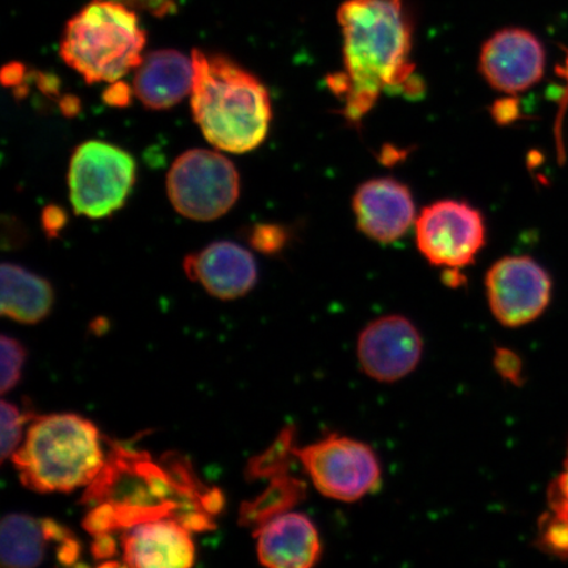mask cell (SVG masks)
I'll return each instance as SVG.
<instances>
[{
  "mask_svg": "<svg viewBox=\"0 0 568 568\" xmlns=\"http://www.w3.org/2000/svg\"><path fill=\"white\" fill-rule=\"evenodd\" d=\"M65 222V212L59 207H53V205L45 209L44 213H42V225H44L45 232L51 237L55 236L63 229Z\"/></svg>",
  "mask_w": 568,
  "mask_h": 568,
  "instance_id": "obj_28",
  "label": "cell"
},
{
  "mask_svg": "<svg viewBox=\"0 0 568 568\" xmlns=\"http://www.w3.org/2000/svg\"><path fill=\"white\" fill-rule=\"evenodd\" d=\"M549 503L551 514L568 520V458L565 471L559 475V478L549 489Z\"/></svg>",
  "mask_w": 568,
  "mask_h": 568,
  "instance_id": "obj_24",
  "label": "cell"
},
{
  "mask_svg": "<svg viewBox=\"0 0 568 568\" xmlns=\"http://www.w3.org/2000/svg\"><path fill=\"white\" fill-rule=\"evenodd\" d=\"M28 420H31V415L24 414L16 404L2 400V406H0V429H2V438H0L2 447H0V453H2V464L19 449L21 438H23L24 424Z\"/></svg>",
  "mask_w": 568,
  "mask_h": 568,
  "instance_id": "obj_20",
  "label": "cell"
},
{
  "mask_svg": "<svg viewBox=\"0 0 568 568\" xmlns=\"http://www.w3.org/2000/svg\"><path fill=\"white\" fill-rule=\"evenodd\" d=\"M551 280L530 257H506L488 270L486 290L497 322L521 326L544 314L551 297Z\"/></svg>",
  "mask_w": 568,
  "mask_h": 568,
  "instance_id": "obj_10",
  "label": "cell"
},
{
  "mask_svg": "<svg viewBox=\"0 0 568 568\" xmlns=\"http://www.w3.org/2000/svg\"><path fill=\"white\" fill-rule=\"evenodd\" d=\"M0 361H2V374H0V389L6 395L16 388L23 372L27 353L16 338L3 335L0 337Z\"/></svg>",
  "mask_w": 568,
  "mask_h": 568,
  "instance_id": "obj_21",
  "label": "cell"
},
{
  "mask_svg": "<svg viewBox=\"0 0 568 568\" xmlns=\"http://www.w3.org/2000/svg\"><path fill=\"white\" fill-rule=\"evenodd\" d=\"M423 346L420 332L408 318L396 315L376 318L361 332L359 365L375 381H400L417 367Z\"/></svg>",
  "mask_w": 568,
  "mask_h": 568,
  "instance_id": "obj_13",
  "label": "cell"
},
{
  "mask_svg": "<svg viewBox=\"0 0 568 568\" xmlns=\"http://www.w3.org/2000/svg\"><path fill=\"white\" fill-rule=\"evenodd\" d=\"M11 459L21 485L34 493L52 494L88 487L101 473L105 456L94 424L61 414L33 418L23 445Z\"/></svg>",
  "mask_w": 568,
  "mask_h": 568,
  "instance_id": "obj_4",
  "label": "cell"
},
{
  "mask_svg": "<svg viewBox=\"0 0 568 568\" xmlns=\"http://www.w3.org/2000/svg\"><path fill=\"white\" fill-rule=\"evenodd\" d=\"M338 21L344 36L345 73L331 87L345 98V115L358 123L383 91L407 88L412 28L403 0H346Z\"/></svg>",
  "mask_w": 568,
  "mask_h": 568,
  "instance_id": "obj_2",
  "label": "cell"
},
{
  "mask_svg": "<svg viewBox=\"0 0 568 568\" xmlns=\"http://www.w3.org/2000/svg\"><path fill=\"white\" fill-rule=\"evenodd\" d=\"M293 453L318 493L329 499L357 501L379 486L378 457L357 439L333 435L302 449L294 447Z\"/></svg>",
  "mask_w": 568,
  "mask_h": 568,
  "instance_id": "obj_8",
  "label": "cell"
},
{
  "mask_svg": "<svg viewBox=\"0 0 568 568\" xmlns=\"http://www.w3.org/2000/svg\"><path fill=\"white\" fill-rule=\"evenodd\" d=\"M24 67L21 63H11L3 69L2 80L6 87H17L23 80Z\"/></svg>",
  "mask_w": 568,
  "mask_h": 568,
  "instance_id": "obj_30",
  "label": "cell"
},
{
  "mask_svg": "<svg viewBox=\"0 0 568 568\" xmlns=\"http://www.w3.org/2000/svg\"><path fill=\"white\" fill-rule=\"evenodd\" d=\"M191 530L174 518H160L124 529L123 565L139 568L190 567L195 562Z\"/></svg>",
  "mask_w": 568,
  "mask_h": 568,
  "instance_id": "obj_15",
  "label": "cell"
},
{
  "mask_svg": "<svg viewBox=\"0 0 568 568\" xmlns=\"http://www.w3.org/2000/svg\"><path fill=\"white\" fill-rule=\"evenodd\" d=\"M416 241L432 265L457 270L473 264L486 243L485 220L464 202L443 201L424 209Z\"/></svg>",
  "mask_w": 568,
  "mask_h": 568,
  "instance_id": "obj_9",
  "label": "cell"
},
{
  "mask_svg": "<svg viewBox=\"0 0 568 568\" xmlns=\"http://www.w3.org/2000/svg\"><path fill=\"white\" fill-rule=\"evenodd\" d=\"M145 42V31L131 7L95 0L70 19L60 53L89 84L115 83L140 65Z\"/></svg>",
  "mask_w": 568,
  "mask_h": 568,
  "instance_id": "obj_5",
  "label": "cell"
},
{
  "mask_svg": "<svg viewBox=\"0 0 568 568\" xmlns=\"http://www.w3.org/2000/svg\"><path fill=\"white\" fill-rule=\"evenodd\" d=\"M113 2L123 3L132 10L146 11L158 18L166 17L176 9L175 0H113Z\"/></svg>",
  "mask_w": 568,
  "mask_h": 568,
  "instance_id": "obj_25",
  "label": "cell"
},
{
  "mask_svg": "<svg viewBox=\"0 0 568 568\" xmlns=\"http://www.w3.org/2000/svg\"><path fill=\"white\" fill-rule=\"evenodd\" d=\"M495 366L497 372L503 375V378L516 383L520 379L521 362L516 357V354L509 351H499L496 354Z\"/></svg>",
  "mask_w": 568,
  "mask_h": 568,
  "instance_id": "obj_26",
  "label": "cell"
},
{
  "mask_svg": "<svg viewBox=\"0 0 568 568\" xmlns=\"http://www.w3.org/2000/svg\"><path fill=\"white\" fill-rule=\"evenodd\" d=\"M92 556L98 560L112 559L118 556V542L113 535L94 536V542L91 546Z\"/></svg>",
  "mask_w": 568,
  "mask_h": 568,
  "instance_id": "obj_27",
  "label": "cell"
},
{
  "mask_svg": "<svg viewBox=\"0 0 568 568\" xmlns=\"http://www.w3.org/2000/svg\"><path fill=\"white\" fill-rule=\"evenodd\" d=\"M191 92L195 122L211 144L231 153L258 148L272 122V102L257 78L230 59L195 49Z\"/></svg>",
  "mask_w": 568,
  "mask_h": 568,
  "instance_id": "obj_3",
  "label": "cell"
},
{
  "mask_svg": "<svg viewBox=\"0 0 568 568\" xmlns=\"http://www.w3.org/2000/svg\"><path fill=\"white\" fill-rule=\"evenodd\" d=\"M136 180L130 154L102 141L84 142L70 161V201L78 215L102 219L123 207Z\"/></svg>",
  "mask_w": 568,
  "mask_h": 568,
  "instance_id": "obj_6",
  "label": "cell"
},
{
  "mask_svg": "<svg viewBox=\"0 0 568 568\" xmlns=\"http://www.w3.org/2000/svg\"><path fill=\"white\" fill-rule=\"evenodd\" d=\"M287 233L280 225L260 224L252 232L251 243L255 251L273 254L286 245Z\"/></svg>",
  "mask_w": 568,
  "mask_h": 568,
  "instance_id": "obj_23",
  "label": "cell"
},
{
  "mask_svg": "<svg viewBox=\"0 0 568 568\" xmlns=\"http://www.w3.org/2000/svg\"><path fill=\"white\" fill-rule=\"evenodd\" d=\"M353 211L361 232L385 244L403 237L415 222L414 197L393 178L362 184L353 199Z\"/></svg>",
  "mask_w": 568,
  "mask_h": 568,
  "instance_id": "obj_14",
  "label": "cell"
},
{
  "mask_svg": "<svg viewBox=\"0 0 568 568\" xmlns=\"http://www.w3.org/2000/svg\"><path fill=\"white\" fill-rule=\"evenodd\" d=\"M260 562L273 568H310L322 558L315 524L302 514L283 513L255 529Z\"/></svg>",
  "mask_w": 568,
  "mask_h": 568,
  "instance_id": "obj_17",
  "label": "cell"
},
{
  "mask_svg": "<svg viewBox=\"0 0 568 568\" xmlns=\"http://www.w3.org/2000/svg\"><path fill=\"white\" fill-rule=\"evenodd\" d=\"M55 552L63 566H75L81 559V544L73 532L52 518L24 514L4 516L0 524V560L7 568H33Z\"/></svg>",
  "mask_w": 568,
  "mask_h": 568,
  "instance_id": "obj_11",
  "label": "cell"
},
{
  "mask_svg": "<svg viewBox=\"0 0 568 568\" xmlns=\"http://www.w3.org/2000/svg\"><path fill=\"white\" fill-rule=\"evenodd\" d=\"M131 90L125 83H113L104 92V101L110 105L124 106L131 103Z\"/></svg>",
  "mask_w": 568,
  "mask_h": 568,
  "instance_id": "obj_29",
  "label": "cell"
},
{
  "mask_svg": "<svg viewBox=\"0 0 568 568\" xmlns=\"http://www.w3.org/2000/svg\"><path fill=\"white\" fill-rule=\"evenodd\" d=\"M53 303L51 283L24 267L2 265V316L21 324H38L51 314Z\"/></svg>",
  "mask_w": 568,
  "mask_h": 568,
  "instance_id": "obj_19",
  "label": "cell"
},
{
  "mask_svg": "<svg viewBox=\"0 0 568 568\" xmlns=\"http://www.w3.org/2000/svg\"><path fill=\"white\" fill-rule=\"evenodd\" d=\"M170 202L181 215L211 222L225 215L240 194V176L224 155L193 149L178 158L168 175Z\"/></svg>",
  "mask_w": 568,
  "mask_h": 568,
  "instance_id": "obj_7",
  "label": "cell"
},
{
  "mask_svg": "<svg viewBox=\"0 0 568 568\" xmlns=\"http://www.w3.org/2000/svg\"><path fill=\"white\" fill-rule=\"evenodd\" d=\"M541 542L558 557L568 558V520L557 515L545 517L541 525Z\"/></svg>",
  "mask_w": 568,
  "mask_h": 568,
  "instance_id": "obj_22",
  "label": "cell"
},
{
  "mask_svg": "<svg viewBox=\"0 0 568 568\" xmlns=\"http://www.w3.org/2000/svg\"><path fill=\"white\" fill-rule=\"evenodd\" d=\"M546 52L542 42L521 28L499 31L483 45L479 69L491 87L509 95L520 94L542 80Z\"/></svg>",
  "mask_w": 568,
  "mask_h": 568,
  "instance_id": "obj_12",
  "label": "cell"
},
{
  "mask_svg": "<svg viewBox=\"0 0 568 568\" xmlns=\"http://www.w3.org/2000/svg\"><path fill=\"white\" fill-rule=\"evenodd\" d=\"M193 59L176 51H158L142 59L134 75L133 90L151 110H168L193 92Z\"/></svg>",
  "mask_w": 568,
  "mask_h": 568,
  "instance_id": "obj_18",
  "label": "cell"
},
{
  "mask_svg": "<svg viewBox=\"0 0 568 568\" xmlns=\"http://www.w3.org/2000/svg\"><path fill=\"white\" fill-rule=\"evenodd\" d=\"M183 267L191 281L201 283L209 294L222 301L245 296L257 283L253 255L229 241L187 255Z\"/></svg>",
  "mask_w": 568,
  "mask_h": 568,
  "instance_id": "obj_16",
  "label": "cell"
},
{
  "mask_svg": "<svg viewBox=\"0 0 568 568\" xmlns=\"http://www.w3.org/2000/svg\"><path fill=\"white\" fill-rule=\"evenodd\" d=\"M89 507L83 528L90 535H113L134 525L174 518L191 531L215 528L224 496L197 479L180 454L154 462L146 452L111 443L104 466L82 497Z\"/></svg>",
  "mask_w": 568,
  "mask_h": 568,
  "instance_id": "obj_1",
  "label": "cell"
}]
</instances>
